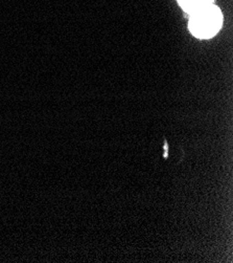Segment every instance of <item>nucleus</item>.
<instances>
[{"instance_id":"1","label":"nucleus","mask_w":233,"mask_h":263,"mask_svg":"<svg viewBox=\"0 0 233 263\" xmlns=\"http://www.w3.org/2000/svg\"><path fill=\"white\" fill-rule=\"evenodd\" d=\"M222 25V12L214 4L202 8L189 15V31L199 39L213 38L221 30Z\"/></svg>"},{"instance_id":"2","label":"nucleus","mask_w":233,"mask_h":263,"mask_svg":"<svg viewBox=\"0 0 233 263\" xmlns=\"http://www.w3.org/2000/svg\"><path fill=\"white\" fill-rule=\"evenodd\" d=\"M182 10L190 15L194 12L214 4V0H177Z\"/></svg>"}]
</instances>
